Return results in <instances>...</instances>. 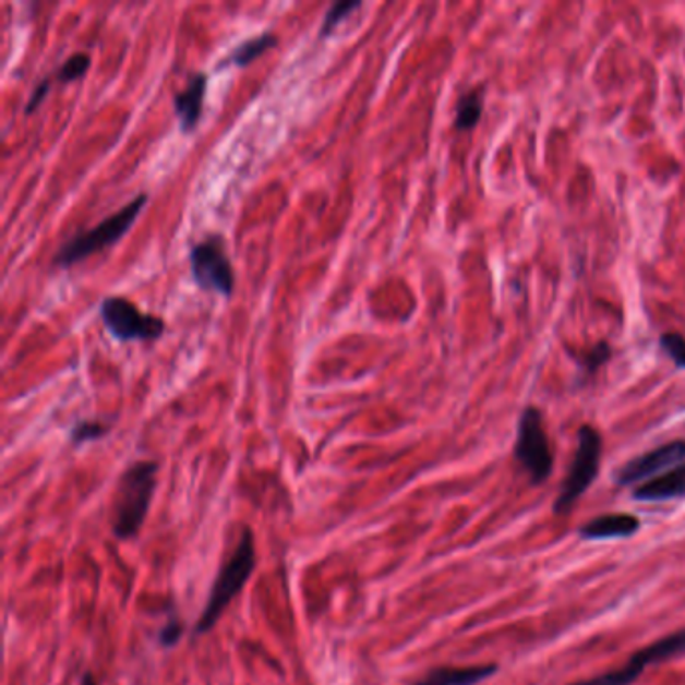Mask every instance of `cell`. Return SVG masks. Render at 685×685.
Listing matches in <instances>:
<instances>
[{"instance_id": "14", "label": "cell", "mask_w": 685, "mask_h": 685, "mask_svg": "<svg viewBox=\"0 0 685 685\" xmlns=\"http://www.w3.org/2000/svg\"><path fill=\"white\" fill-rule=\"evenodd\" d=\"M482 105H484L482 89L470 91L467 95H462L458 101L455 128L460 129V131L477 128L481 121Z\"/></svg>"}, {"instance_id": "9", "label": "cell", "mask_w": 685, "mask_h": 685, "mask_svg": "<svg viewBox=\"0 0 685 685\" xmlns=\"http://www.w3.org/2000/svg\"><path fill=\"white\" fill-rule=\"evenodd\" d=\"M682 462H685V441H673L625 462L622 469L615 472V481L623 486L637 484V482L644 484Z\"/></svg>"}, {"instance_id": "4", "label": "cell", "mask_w": 685, "mask_h": 685, "mask_svg": "<svg viewBox=\"0 0 685 685\" xmlns=\"http://www.w3.org/2000/svg\"><path fill=\"white\" fill-rule=\"evenodd\" d=\"M145 204H147V195L141 193L131 204L125 205L115 216L107 217L97 228L76 236L75 240H71L67 245H63V250L55 257V264L73 266L76 262L85 260L87 255L95 254L103 248L111 245L131 228V224L137 219Z\"/></svg>"}, {"instance_id": "20", "label": "cell", "mask_w": 685, "mask_h": 685, "mask_svg": "<svg viewBox=\"0 0 685 685\" xmlns=\"http://www.w3.org/2000/svg\"><path fill=\"white\" fill-rule=\"evenodd\" d=\"M611 358V346L608 342H599L585 354L584 369L596 372Z\"/></svg>"}, {"instance_id": "23", "label": "cell", "mask_w": 685, "mask_h": 685, "mask_svg": "<svg viewBox=\"0 0 685 685\" xmlns=\"http://www.w3.org/2000/svg\"><path fill=\"white\" fill-rule=\"evenodd\" d=\"M81 685H97V682H95V677H93V673H83V677H81Z\"/></svg>"}, {"instance_id": "12", "label": "cell", "mask_w": 685, "mask_h": 685, "mask_svg": "<svg viewBox=\"0 0 685 685\" xmlns=\"http://www.w3.org/2000/svg\"><path fill=\"white\" fill-rule=\"evenodd\" d=\"M205 89H207V76L204 73L191 76L188 89L176 95V111L183 131H191L197 125L202 107H204Z\"/></svg>"}, {"instance_id": "22", "label": "cell", "mask_w": 685, "mask_h": 685, "mask_svg": "<svg viewBox=\"0 0 685 685\" xmlns=\"http://www.w3.org/2000/svg\"><path fill=\"white\" fill-rule=\"evenodd\" d=\"M47 91H49V81H45V83L38 85L37 91H35L33 97H31V101L26 105V113H33V111L37 109L40 101L45 99V93H47Z\"/></svg>"}, {"instance_id": "17", "label": "cell", "mask_w": 685, "mask_h": 685, "mask_svg": "<svg viewBox=\"0 0 685 685\" xmlns=\"http://www.w3.org/2000/svg\"><path fill=\"white\" fill-rule=\"evenodd\" d=\"M358 9H360V2H336L331 11H328V14H326L324 26H322L320 35H322V37L331 35L334 26L338 25V23H342L348 14L352 13V11H358Z\"/></svg>"}, {"instance_id": "11", "label": "cell", "mask_w": 685, "mask_h": 685, "mask_svg": "<svg viewBox=\"0 0 685 685\" xmlns=\"http://www.w3.org/2000/svg\"><path fill=\"white\" fill-rule=\"evenodd\" d=\"M634 496L637 501H651V503L685 496V462L651 481L639 484L634 491Z\"/></svg>"}, {"instance_id": "7", "label": "cell", "mask_w": 685, "mask_h": 685, "mask_svg": "<svg viewBox=\"0 0 685 685\" xmlns=\"http://www.w3.org/2000/svg\"><path fill=\"white\" fill-rule=\"evenodd\" d=\"M191 269L200 288L231 296L233 269L221 238H207L191 250Z\"/></svg>"}, {"instance_id": "18", "label": "cell", "mask_w": 685, "mask_h": 685, "mask_svg": "<svg viewBox=\"0 0 685 685\" xmlns=\"http://www.w3.org/2000/svg\"><path fill=\"white\" fill-rule=\"evenodd\" d=\"M89 69V55L85 52H76L67 63L61 67V71L57 73L59 81H73L81 75H85Z\"/></svg>"}, {"instance_id": "3", "label": "cell", "mask_w": 685, "mask_h": 685, "mask_svg": "<svg viewBox=\"0 0 685 685\" xmlns=\"http://www.w3.org/2000/svg\"><path fill=\"white\" fill-rule=\"evenodd\" d=\"M601 434L593 426H581L579 436H577V450L573 458L572 469L567 479L561 486L557 501L553 505V510L557 515H565L572 510L573 505L584 496L585 491L593 484L599 474V465H601Z\"/></svg>"}, {"instance_id": "10", "label": "cell", "mask_w": 685, "mask_h": 685, "mask_svg": "<svg viewBox=\"0 0 685 685\" xmlns=\"http://www.w3.org/2000/svg\"><path fill=\"white\" fill-rule=\"evenodd\" d=\"M641 527V522L634 515L627 513H611V515H601L593 520H589L579 529V534L589 541L596 539H627L632 534L637 533Z\"/></svg>"}, {"instance_id": "13", "label": "cell", "mask_w": 685, "mask_h": 685, "mask_svg": "<svg viewBox=\"0 0 685 685\" xmlns=\"http://www.w3.org/2000/svg\"><path fill=\"white\" fill-rule=\"evenodd\" d=\"M496 672L495 665L481 668H438L414 685H477Z\"/></svg>"}, {"instance_id": "8", "label": "cell", "mask_w": 685, "mask_h": 685, "mask_svg": "<svg viewBox=\"0 0 685 685\" xmlns=\"http://www.w3.org/2000/svg\"><path fill=\"white\" fill-rule=\"evenodd\" d=\"M685 651V629L677 634L663 637L660 641L651 644L648 648L637 651L632 660L623 665L617 672L603 673L585 682H577L572 685H632L635 680L644 673L649 663H658V661L672 660L675 656Z\"/></svg>"}, {"instance_id": "5", "label": "cell", "mask_w": 685, "mask_h": 685, "mask_svg": "<svg viewBox=\"0 0 685 685\" xmlns=\"http://www.w3.org/2000/svg\"><path fill=\"white\" fill-rule=\"evenodd\" d=\"M515 457L533 482H543L553 472V453L549 446L541 412L534 407L525 408L519 419Z\"/></svg>"}, {"instance_id": "16", "label": "cell", "mask_w": 685, "mask_h": 685, "mask_svg": "<svg viewBox=\"0 0 685 685\" xmlns=\"http://www.w3.org/2000/svg\"><path fill=\"white\" fill-rule=\"evenodd\" d=\"M663 352L670 356L677 369H685V338L682 334H663L660 338Z\"/></svg>"}, {"instance_id": "1", "label": "cell", "mask_w": 685, "mask_h": 685, "mask_svg": "<svg viewBox=\"0 0 685 685\" xmlns=\"http://www.w3.org/2000/svg\"><path fill=\"white\" fill-rule=\"evenodd\" d=\"M159 465L141 460L131 465L117 484L113 498V533L117 539H133L145 522L152 505Z\"/></svg>"}, {"instance_id": "19", "label": "cell", "mask_w": 685, "mask_h": 685, "mask_svg": "<svg viewBox=\"0 0 685 685\" xmlns=\"http://www.w3.org/2000/svg\"><path fill=\"white\" fill-rule=\"evenodd\" d=\"M109 431V426H105L101 422H79L73 432H71V441L75 445H83L87 441H95V438H101Z\"/></svg>"}, {"instance_id": "21", "label": "cell", "mask_w": 685, "mask_h": 685, "mask_svg": "<svg viewBox=\"0 0 685 685\" xmlns=\"http://www.w3.org/2000/svg\"><path fill=\"white\" fill-rule=\"evenodd\" d=\"M181 634H183V623L173 617V620H169L166 627L161 629V634H159V641H161V646H164V648H173V646L178 644Z\"/></svg>"}, {"instance_id": "2", "label": "cell", "mask_w": 685, "mask_h": 685, "mask_svg": "<svg viewBox=\"0 0 685 685\" xmlns=\"http://www.w3.org/2000/svg\"><path fill=\"white\" fill-rule=\"evenodd\" d=\"M255 567L254 534L250 529H243L240 543L236 546L233 555L228 558V563L221 567L217 575L216 584L212 593L207 597L205 610L200 615V622L195 625V634L202 635L219 622L221 613L228 610L229 603L240 596L243 585L252 577Z\"/></svg>"}, {"instance_id": "6", "label": "cell", "mask_w": 685, "mask_h": 685, "mask_svg": "<svg viewBox=\"0 0 685 685\" xmlns=\"http://www.w3.org/2000/svg\"><path fill=\"white\" fill-rule=\"evenodd\" d=\"M101 316L105 326L113 332L119 340H155L166 331L161 317L141 314L137 305L117 296L103 302Z\"/></svg>"}, {"instance_id": "15", "label": "cell", "mask_w": 685, "mask_h": 685, "mask_svg": "<svg viewBox=\"0 0 685 685\" xmlns=\"http://www.w3.org/2000/svg\"><path fill=\"white\" fill-rule=\"evenodd\" d=\"M276 40L278 38H276V35H272V33H264L262 37L250 38V40H245L243 45H240L236 51L229 55L228 63L245 67V64H250L254 59H257L260 55H264L272 45H276Z\"/></svg>"}]
</instances>
